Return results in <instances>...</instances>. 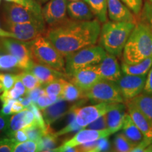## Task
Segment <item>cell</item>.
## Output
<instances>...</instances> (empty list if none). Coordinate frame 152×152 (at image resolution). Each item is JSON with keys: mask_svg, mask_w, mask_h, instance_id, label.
Instances as JSON below:
<instances>
[{"mask_svg": "<svg viewBox=\"0 0 152 152\" xmlns=\"http://www.w3.org/2000/svg\"><path fill=\"white\" fill-rule=\"evenodd\" d=\"M35 123L37 122L33 112L26 108L23 111L13 114L12 116L10 117L8 129L5 132V134L8 135L15 131L26 128Z\"/></svg>", "mask_w": 152, "mask_h": 152, "instance_id": "d6986e66", "label": "cell"}, {"mask_svg": "<svg viewBox=\"0 0 152 152\" xmlns=\"http://www.w3.org/2000/svg\"><path fill=\"white\" fill-rule=\"evenodd\" d=\"M8 2H13L21 5L23 7L30 9V10L35 11L37 14H42V7L41 4L37 2L36 0H5Z\"/></svg>", "mask_w": 152, "mask_h": 152, "instance_id": "d590c367", "label": "cell"}, {"mask_svg": "<svg viewBox=\"0 0 152 152\" xmlns=\"http://www.w3.org/2000/svg\"><path fill=\"white\" fill-rule=\"evenodd\" d=\"M145 151H147V152H151V151L152 152V144H150L149 147H148L147 149H146Z\"/></svg>", "mask_w": 152, "mask_h": 152, "instance_id": "f907efd6", "label": "cell"}, {"mask_svg": "<svg viewBox=\"0 0 152 152\" xmlns=\"http://www.w3.org/2000/svg\"><path fill=\"white\" fill-rule=\"evenodd\" d=\"M7 136L8 137L11 138L15 144L27 141L28 140V135L26 134V131L24 130V129H20V130L15 131V132L11 133V134H9Z\"/></svg>", "mask_w": 152, "mask_h": 152, "instance_id": "ab89813d", "label": "cell"}, {"mask_svg": "<svg viewBox=\"0 0 152 152\" xmlns=\"http://www.w3.org/2000/svg\"><path fill=\"white\" fill-rule=\"evenodd\" d=\"M68 15L70 18L77 20H91L94 15L85 1H71L68 3Z\"/></svg>", "mask_w": 152, "mask_h": 152, "instance_id": "44dd1931", "label": "cell"}, {"mask_svg": "<svg viewBox=\"0 0 152 152\" xmlns=\"http://www.w3.org/2000/svg\"><path fill=\"white\" fill-rule=\"evenodd\" d=\"M42 151H54V149L59 146L60 140L55 131L49 126L47 132L40 139Z\"/></svg>", "mask_w": 152, "mask_h": 152, "instance_id": "83f0119b", "label": "cell"}, {"mask_svg": "<svg viewBox=\"0 0 152 152\" xmlns=\"http://www.w3.org/2000/svg\"><path fill=\"white\" fill-rule=\"evenodd\" d=\"M70 1H79V0H70Z\"/></svg>", "mask_w": 152, "mask_h": 152, "instance_id": "db71d44e", "label": "cell"}, {"mask_svg": "<svg viewBox=\"0 0 152 152\" xmlns=\"http://www.w3.org/2000/svg\"><path fill=\"white\" fill-rule=\"evenodd\" d=\"M143 92L152 94V67L149 70V71L148 72Z\"/></svg>", "mask_w": 152, "mask_h": 152, "instance_id": "bcb514c9", "label": "cell"}, {"mask_svg": "<svg viewBox=\"0 0 152 152\" xmlns=\"http://www.w3.org/2000/svg\"><path fill=\"white\" fill-rule=\"evenodd\" d=\"M85 98L94 103L118 102L125 103L118 86L115 82L102 79L84 91Z\"/></svg>", "mask_w": 152, "mask_h": 152, "instance_id": "8992f818", "label": "cell"}, {"mask_svg": "<svg viewBox=\"0 0 152 152\" xmlns=\"http://www.w3.org/2000/svg\"><path fill=\"white\" fill-rule=\"evenodd\" d=\"M0 2H1V0H0Z\"/></svg>", "mask_w": 152, "mask_h": 152, "instance_id": "9f6ffc18", "label": "cell"}, {"mask_svg": "<svg viewBox=\"0 0 152 152\" xmlns=\"http://www.w3.org/2000/svg\"><path fill=\"white\" fill-rule=\"evenodd\" d=\"M102 79L94 66H91L77 70L72 75L67 76L66 80L83 91H86Z\"/></svg>", "mask_w": 152, "mask_h": 152, "instance_id": "5bb4252c", "label": "cell"}, {"mask_svg": "<svg viewBox=\"0 0 152 152\" xmlns=\"http://www.w3.org/2000/svg\"><path fill=\"white\" fill-rule=\"evenodd\" d=\"M67 80L65 78H59L45 85V90L47 94H55L61 97L64 85ZM62 99V98H61Z\"/></svg>", "mask_w": 152, "mask_h": 152, "instance_id": "d6a6232c", "label": "cell"}, {"mask_svg": "<svg viewBox=\"0 0 152 152\" xmlns=\"http://www.w3.org/2000/svg\"><path fill=\"white\" fill-rule=\"evenodd\" d=\"M26 109V108L18 99H16L12 106V114L18 113V112L23 111Z\"/></svg>", "mask_w": 152, "mask_h": 152, "instance_id": "c3c4849f", "label": "cell"}, {"mask_svg": "<svg viewBox=\"0 0 152 152\" xmlns=\"http://www.w3.org/2000/svg\"><path fill=\"white\" fill-rule=\"evenodd\" d=\"M97 19L77 20L70 18L64 23L47 28L45 36L66 57L84 47L96 45L101 32Z\"/></svg>", "mask_w": 152, "mask_h": 152, "instance_id": "6da1fadb", "label": "cell"}, {"mask_svg": "<svg viewBox=\"0 0 152 152\" xmlns=\"http://www.w3.org/2000/svg\"><path fill=\"white\" fill-rule=\"evenodd\" d=\"M42 147L39 140H27L15 144L14 152H37L41 151Z\"/></svg>", "mask_w": 152, "mask_h": 152, "instance_id": "1f68e13d", "label": "cell"}, {"mask_svg": "<svg viewBox=\"0 0 152 152\" xmlns=\"http://www.w3.org/2000/svg\"><path fill=\"white\" fill-rule=\"evenodd\" d=\"M45 93L46 92H45V87H42V86H40V87H37V88H35L34 90L30 91V92H27L26 93V94L29 95L30 97L32 99V100H33V103L36 104L38 98H39L41 95L45 94Z\"/></svg>", "mask_w": 152, "mask_h": 152, "instance_id": "7bdbcfd3", "label": "cell"}, {"mask_svg": "<svg viewBox=\"0 0 152 152\" xmlns=\"http://www.w3.org/2000/svg\"><path fill=\"white\" fill-rule=\"evenodd\" d=\"M87 100L88 99H83L75 102H68L63 99L58 100V102L49 106L46 109L42 110L45 123L47 125L51 126L57 121L65 117L74 109L83 106V104L86 103Z\"/></svg>", "mask_w": 152, "mask_h": 152, "instance_id": "7c38bea8", "label": "cell"}, {"mask_svg": "<svg viewBox=\"0 0 152 152\" xmlns=\"http://www.w3.org/2000/svg\"><path fill=\"white\" fill-rule=\"evenodd\" d=\"M18 100L26 108H28V106H30L33 103V100H32V99L30 98L29 95H28V94H25L24 96H20V97H19L18 99Z\"/></svg>", "mask_w": 152, "mask_h": 152, "instance_id": "7dc6e473", "label": "cell"}, {"mask_svg": "<svg viewBox=\"0 0 152 152\" xmlns=\"http://www.w3.org/2000/svg\"><path fill=\"white\" fill-rule=\"evenodd\" d=\"M134 107L152 121V94L144 92L129 100Z\"/></svg>", "mask_w": 152, "mask_h": 152, "instance_id": "d4e9b609", "label": "cell"}, {"mask_svg": "<svg viewBox=\"0 0 152 152\" xmlns=\"http://www.w3.org/2000/svg\"><path fill=\"white\" fill-rule=\"evenodd\" d=\"M135 144L132 143L123 132L118 133L113 139L112 151L118 152H132Z\"/></svg>", "mask_w": 152, "mask_h": 152, "instance_id": "f546056e", "label": "cell"}, {"mask_svg": "<svg viewBox=\"0 0 152 152\" xmlns=\"http://www.w3.org/2000/svg\"><path fill=\"white\" fill-rule=\"evenodd\" d=\"M152 56V30L142 22L137 23L123 52V61L139 63Z\"/></svg>", "mask_w": 152, "mask_h": 152, "instance_id": "7a4b0ae2", "label": "cell"}, {"mask_svg": "<svg viewBox=\"0 0 152 152\" xmlns=\"http://www.w3.org/2000/svg\"><path fill=\"white\" fill-rule=\"evenodd\" d=\"M5 30L13 33L19 40L30 42L39 36L45 35L47 30L45 20L24 23H3Z\"/></svg>", "mask_w": 152, "mask_h": 152, "instance_id": "9c48e42d", "label": "cell"}, {"mask_svg": "<svg viewBox=\"0 0 152 152\" xmlns=\"http://www.w3.org/2000/svg\"><path fill=\"white\" fill-rule=\"evenodd\" d=\"M106 54L105 49L100 45H91L79 49L65 57L66 74L71 75L80 68L96 65Z\"/></svg>", "mask_w": 152, "mask_h": 152, "instance_id": "5b68a950", "label": "cell"}, {"mask_svg": "<svg viewBox=\"0 0 152 152\" xmlns=\"http://www.w3.org/2000/svg\"><path fill=\"white\" fill-rule=\"evenodd\" d=\"M30 42L19 40L14 37H0V52L16 57L21 71H28L33 64Z\"/></svg>", "mask_w": 152, "mask_h": 152, "instance_id": "52a82bcc", "label": "cell"}, {"mask_svg": "<svg viewBox=\"0 0 152 152\" xmlns=\"http://www.w3.org/2000/svg\"><path fill=\"white\" fill-rule=\"evenodd\" d=\"M140 15L141 22L149 26L152 30V1H145Z\"/></svg>", "mask_w": 152, "mask_h": 152, "instance_id": "e575fe53", "label": "cell"}, {"mask_svg": "<svg viewBox=\"0 0 152 152\" xmlns=\"http://www.w3.org/2000/svg\"><path fill=\"white\" fill-rule=\"evenodd\" d=\"M10 116L4 115L0 112V133L6 132L8 129Z\"/></svg>", "mask_w": 152, "mask_h": 152, "instance_id": "f6af8a7d", "label": "cell"}, {"mask_svg": "<svg viewBox=\"0 0 152 152\" xmlns=\"http://www.w3.org/2000/svg\"><path fill=\"white\" fill-rule=\"evenodd\" d=\"M17 77V73H0V83L4 90H9L14 87Z\"/></svg>", "mask_w": 152, "mask_h": 152, "instance_id": "8d00e7d4", "label": "cell"}, {"mask_svg": "<svg viewBox=\"0 0 152 152\" xmlns=\"http://www.w3.org/2000/svg\"><path fill=\"white\" fill-rule=\"evenodd\" d=\"M136 24L112 20L104 23L99 37V45L109 54L120 57Z\"/></svg>", "mask_w": 152, "mask_h": 152, "instance_id": "3957f363", "label": "cell"}, {"mask_svg": "<svg viewBox=\"0 0 152 152\" xmlns=\"http://www.w3.org/2000/svg\"><path fill=\"white\" fill-rule=\"evenodd\" d=\"M121 66L123 74L132 75H147L152 67V56L133 64H128L123 61Z\"/></svg>", "mask_w": 152, "mask_h": 152, "instance_id": "603a6c76", "label": "cell"}, {"mask_svg": "<svg viewBox=\"0 0 152 152\" xmlns=\"http://www.w3.org/2000/svg\"><path fill=\"white\" fill-rule=\"evenodd\" d=\"M121 1L130 9L134 15L139 16L141 14L144 4L142 0H121Z\"/></svg>", "mask_w": 152, "mask_h": 152, "instance_id": "74e56055", "label": "cell"}, {"mask_svg": "<svg viewBox=\"0 0 152 152\" xmlns=\"http://www.w3.org/2000/svg\"><path fill=\"white\" fill-rule=\"evenodd\" d=\"M127 106L125 103H119L117 106L106 113L108 128L114 132H118L123 128L126 115Z\"/></svg>", "mask_w": 152, "mask_h": 152, "instance_id": "7402d4cb", "label": "cell"}, {"mask_svg": "<svg viewBox=\"0 0 152 152\" xmlns=\"http://www.w3.org/2000/svg\"><path fill=\"white\" fill-rule=\"evenodd\" d=\"M36 1H37V2H39V4H45V3H47V1H49V0H36Z\"/></svg>", "mask_w": 152, "mask_h": 152, "instance_id": "f5cc1de1", "label": "cell"}, {"mask_svg": "<svg viewBox=\"0 0 152 152\" xmlns=\"http://www.w3.org/2000/svg\"><path fill=\"white\" fill-rule=\"evenodd\" d=\"M17 75H18V78L23 83L27 92L42 85L39 80L37 79V77L33 73L28 71H22L19 72L17 73Z\"/></svg>", "mask_w": 152, "mask_h": 152, "instance_id": "4dcf8cb0", "label": "cell"}, {"mask_svg": "<svg viewBox=\"0 0 152 152\" xmlns=\"http://www.w3.org/2000/svg\"><path fill=\"white\" fill-rule=\"evenodd\" d=\"M15 144L14 141L8 137L2 138L0 140V152H12Z\"/></svg>", "mask_w": 152, "mask_h": 152, "instance_id": "60d3db41", "label": "cell"}, {"mask_svg": "<svg viewBox=\"0 0 152 152\" xmlns=\"http://www.w3.org/2000/svg\"><path fill=\"white\" fill-rule=\"evenodd\" d=\"M0 70L16 73L22 71L19 68L18 58L2 52H0Z\"/></svg>", "mask_w": 152, "mask_h": 152, "instance_id": "f1b7e54d", "label": "cell"}, {"mask_svg": "<svg viewBox=\"0 0 152 152\" xmlns=\"http://www.w3.org/2000/svg\"><path fill=\"white\" fill-rule=\"evenodd\" d=\"M113 130L109 128L104 130H92V129H82L76 133L73 137L64 141L62 145L68 147H75L80 144L96 141L102 137H109L112 134H114Z\"/></svg>", "mask_w": 152, "mask_h": 152, "instance_id": "2e32d148", "label": "cell"}, {"mask_svg": "<svg viewBox=\"0 0 152 152\" xmlns=\"http://www.w3.org/2000/svg\"><path fill=\"white\" fill-rule=\"evenodd\" d=\"M125 104L128 113L142 132L144 138L152 141V121L142 114L130 102H126Z\"/></svg>", "mask_w": 152, "mask_h": 152, "instance_id": "ffe728a7", "label": "cell"}, {"mask_svg": "<svg viewBox=\"0 0 152 152\" xmlns=\"http://www.w3.org/2000/svg\"><path fill=\"white\" fill-rule=\"evenodd\" d=\"M23 129H24V130L26 131L28 140H39L47 132V129L46 130V129L43 128L37 123Z\"/></svg>", "mask_w": 152, "mask_h": 152, "instance_id": "836d02e7", "label": "cell"}, {"mask_svg": "<svg viewBox=\"0 0 152 152\" xmlns=\"http://www.w3.org/2000/svg\"><path fill=\"white\" fill-rule=\"evenodd\" d=\"M94 68L102 79L116 82L123 75L121 66L119 65L116 56L107 53L105 57Z\"/></svg>", "mask_w": 152, "mask_h": 152, "instance_id": "9a60e30c", "label": "cell"}, {"mask_svg": "<svg viewBox=\"0 0 152 152\" xmlns=\"http://www.w3.org/2000/svg\"><path fill=\"white\" fill-rule=\"evenodd\" d=\"M16 99H8L2 102V108L1 113L7 115H10L12 114V106Z\"/></svg>", "mask_w": 152, "mask_h": 152, "instance_id": "ee69618b", "label": "cell"}, {"mask_svg": "<svg viewBox=\"0 0 152 152\" xmlns=\"http://www.w3.org/2000/svg\"><path fill=\"white\" fill-rule=\"evenodd\" d=\"M0 37H14V34L7 31V30H4L0 26Z\"/></svg>", "mask_w": 152, "mask_h": 152, "instance_id": "681fc988", "label": "cell"}, {"mask_svg": "<svg viewBox=\"0 0 152 152\" xmlns=\"http://www.w3.org/2000/svg\"><path fill=\"white\" fill-rule=\"evenodd\" d=\"M90 7L94 16L101 23L107 21V0H85Z\"/></svg>", "mask_w": 152, "mask_h": 152, "instance_id": "484cf974", "label": "cell"}, {"mask_svg": "<svg viewBox=\"0 0 152 152\" xmlns=\"http://www.w3.org/2000/svg\"><path fill=\"white\" fill-rule=\"evenodd\" d=\"M87 128L92 129V130H104L108 128L107 119H106V114L102 115L96 120L90 123L87 126Z\"/></svg>", "mask_w": 152, "mask_h": 152, "instance_id": "f35d334b", "label": "cell"}, {"mask_svg": "<svg viewBox=\"0 0 152 152\" xmlns=\"http://www.w3.org/2000/svg\"><path fill=\"white\" fill-rule=\"evenodd\" d=\"M122 130L123 134L135 145L140 143L144 139L143 134L133 121L128 112H127L125 115Z\"/></svg>", "mask_w": 152, "mask_h": 152, "instance_id": "cb8c5ba5", "label": "cell"}, {"mask_svg": "<svg viewBox=\"0 0 152 152\" xmlns=\"http://www.w3.org/2000/svg\"><path fill=\"white\" fill-rule=\"evenodd\" d=\"M118 104V102H100L94 105L77 107L74 109L76 121L81 128H85L90 123L105 115Z\"/></svg>", "mask_w": 152, "mask_h": 152, "instance_id": "30bf717a", "label": "cell"}, {"mask_svg": "<svg viewBox=\"0 0 152 152\" xmlns=\"http://www.w3.org/2000/svg\"><path fill=\"white\" fill-rule=\"evenodd\" d=\"M30 49L33 61L66 73L65 57L45 35L30 41Z\"/></svg>", "mask_w": 152, "mask_h": 152, "instance_id": "277c9868", "label": "cell"}, {"mask_svg": "<svg viewBox=\"0 0 152 152\" xmlns=\"http://www.w3.org/2000/svg\"><path fill=\"white\" fill-rule=\"evenodd\" d=\"M146 80L147 75H132L124 74V75L121 76L116 83L125 102L143 92Z\"/></svg>", "mask_w": 152, "mask_h": 152, "instance_id": "4fadbf2b", "label": "cell"}, {"mask_svg": "<svg viewBox=\"0 0 152 152\" xmlns=\"http://www.w3.org/2000/svg\"><path fill=\"white\" fill-rule=\"evenodd\" d=\"M108 16L112 21L137 23L134 14L121 0H107Z\"/></svg>", "mask_w": 152, "mask_h": 152, "instance_id": "e0dca14e", "label": "cell"}, {"mask_svg": "<svg viewBox=\"0 0 152 152\" xmlns=\"http://www.w3.org/2000/svg\"><path fill=\"white\" fill-rule=\"evenodd\" d=\"M4 88L2 84L0 83V95L2 94V93L4 92Z\"/></svg>", "mask_w": 152, "mask_h": 152, "instance_id": "816d5d0a", "label": "cell"}, {"mask_svg": "<svg viewBox=\"0 0 152 152\" xmlns=\"http://www.w3.org/2000/svg\"><path fill=\"white\" fill-rule=\"evenodd\" d=\"M3 23H24L42 21V14H37L30 9L18 4L7 1L2 7Z\"/></svg>", "mask_w": 152, "mask_h": 152, "instance_id": "ba28073f", "label": "cell"}, {"mask_svg": "<svg viewBox=\"0 0 152 152\" xmlns=\"http://www.w3.org/2000/svg\"><path fill=\"white\" fill-rule=\"evenodd\" d=\"M61 98L63 99L71 102L86 99L85 96L84 91L68 80L66 82V84L64 85Z\"/></svg>", "mask_w": 152, "mask_h": 152, "instance_id": "4316f807", "label": "cell"}, {"mask_svg": "<svg viewBox=\"0 0 152 152\" xmlns=\"http://www.w3.org/2000/svg\"><path fill=\"white\" fill-rule=\"evenodd\" d=\"M147 1H152V0H147Z\"/></svg>", "mask_w": 152, "mask_h": 152, "instance_id": "11a10c76", "label": "cell"}, {"mask_svg": "<svg viewBox=\"0 0 152 152\" xmlns=\"http://www.w3.org/2000/svg\"><path fill=\"white\" fill-rule=\"evenodd\" d=\"M67 0H49L42 8V14L47 28H53L70 19Z\"/></svg>", "mask_w": 152, "mask_h": 152, "instance_id": "8fae6325", "label": "cell"}, {"mask_svg": "<svg viewBox=\"0 0 152 152\" xmlns=\"http://www.w3.org/2000/svg\"><path fill=\"white\" fill-rule=\"evenodd\" d=\"M52 104H54V102L52 100V99L49 97V96L47 94H44L41 95L38 99L37 100L36 104L38 107L41 110H43L46 109L47 107H48L49 106L52 105Z\"/></svg>", "mask_w": 152, "mask_h": 152, "instance_id": "b9f144b4", "label": "cell"}, {"mask_svg": "<svg viewBox=\"0 0 152 152\" xmlns=\"http://www.w3.org/2000/svg\"><path fill=\"white\" fill-rule=\"evenodd\" d=\"M28 71L33 73L43 86L62 77L67 79V75L66 73L35 61L33 62Z\"/></svg>", "mask_w": 152, "mask_h": 152, "instance_id": "ac0fdd59", "label": "cell"}]
</instances>
